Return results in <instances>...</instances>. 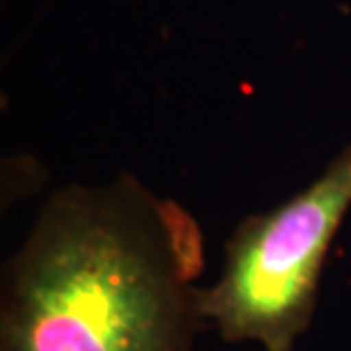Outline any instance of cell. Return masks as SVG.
<instances>
[{
  "mask_svg": "<svg viewBox=\"0 0 351 351\" xmlns=\"http://www.w3.org/2000/svg\"><path fill=\"white\" fill-rule=\"evenodd\" d=\"M194 215L132 173L53 189L0 274V351H196Z\"/></svg>",
  "mask_w": 351,
  "mask_h": 351,
  "instance_id": "6da1fadb",
  "label": "cell"
},
{
  "mask_svg": "<svg viewBox=\"0 0 351 351\" xmlns=\"http://www.w3.org/2000/svg\"><path fill=\"white\" fill-rule=\"evenodd\" d=\"M351 210V144L315 180L237 223L203 308L223 342L294 351L319 304L326 256Z\"/></svg>",
  "mask_w": 351,
  "mask_h": 351,
  "instance_id": "7a4b0ae2",
  "label": "cell"
}]
</instances>
